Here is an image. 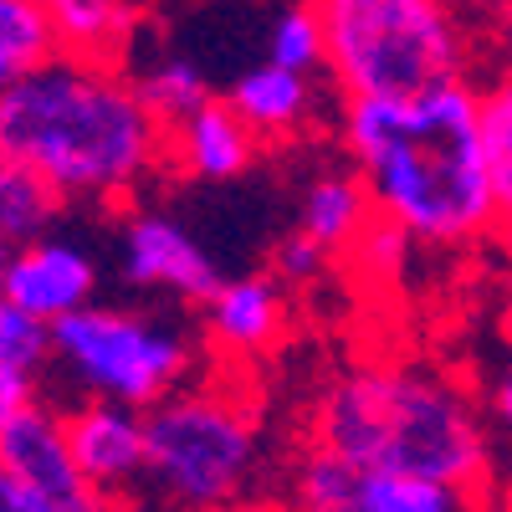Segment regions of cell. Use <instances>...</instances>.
I'll return each instance as SVG.
<instances>
[{
    "mask_svg": "<svg viewBox=\"0 0 512 512\" xmlns=\"http://www.w3.org/2000/svg\"><path fill=\"white\" fill-rule=\"evenodd\" d=\"M47 57H57V47L41 0H0V93L16 88Z\"/></svg>",
    "mask_w": 512,
    "mask_h": 512,
    "instance_id": "21",
    "label": "cell"
},
{
    "mask_svg": "<svg viewBox=\"0 0 512 512\" xmlns=\"http://www.w3.org/2000/svg\"><path fill=\"white\" fill-rule=\"evenodd\" d=\"M287 333V297L277 277H231L205 303V338L226 359H267Z\"/></svg>",
    "mask_w": 512,
    "mask_h": 512,
    "instance_id": "11",
    "label": "cell"
},
{
    "mask_svg": "<svg viewBox=\"0 0 512 512\" xmlns=\"http://www.w3.org/2000/svg\"><path fill=\"white\" fill-rule=\"evenodd\" d=\"M0 472L16 477L52 512H118L113 497H103L82 477V466L72 461V446H67V425L47 405L0 425Z\"/></svg>",
    "mask_w": 512,
    "mask_h": 512,
    "instance_id": "8",
    "label": "cell"
},
{
    "mask_svg": "<svg viewBox=\"0 0 512 512\" xmlns=\"http://www.w3.org/2000/svg\"><path fill=\"white\" fill-rule=\"evenodd\" d=\"M256 149H262V139L241 123V113L226 98H210L205 108H195L190 118H180L169 128V164L200 185L241 180L256 159Z\"/></svg>",
    "mask_w": 512,
    "mask_h": 512,
    "instance_id": "12",
    "label": "cell"
},
{
    "mask_svg": "<svg viewBox=\"0 0 512 512\" xmlns=\"http://www.w3.org/2000/svg\"><path fill=\"white\" fill-rule=\"evenodd\" d=\"M477 512H497V507H492V502H487V497H482V507H477Z\"/></svg>",
    "mask_w": 512,
    "mask_h": 512,
    "instance_id": "33",
    "label": "cell"
},
{
    "mask_svg": "<svg viewBox=\"0 0 512 512\" xmlns=\"http://www.w3.org/2000/svg\"><path fill=\"white\" fill-rule=\"evenodd\" d=\"M482 497L405 472H364L359 477V512H477Z\"/></svg>",
    "mask_w": 512,
    "mask_h": 512,
    "instance_id": "18",
    "label": "cell"
},
{
    "mask_svg": "<svg viewBox=\"0 0 512 512\" xmlns=\"http://www.w3.org/2000/svg\"><path fill=\"white\" fill-rule=\"evenodd\" d=\"M267 62L272 67H287V72H303V77H318L328 72V36H323V21L308 0H292L282 6L267 26Z\"/></svg>",
    "mask_w": 512,
    "mask_h": 512,
    "instance_id": "22",
    "label": "cell"
},
{
    "mask_svg": "<svg viewBox=\"0 0 512 512\" xmlns=\"http://www.w3.org/2000/svg\"><path fill=\"white\" fill-rule=\"evenodd\" d=\"M118 277L139 292H164L200 308L226 282L210 251L169 210H128V221L118 226Z\"/></svg>",
    "mask_w": 512,
    "mask_h": 512,
    "instance_id": "7",
    "label": "cell"
},
{
    "mask_svg": "<svg viewBox=\"0 0 512 512\" xmlns=\"http://www.w3.org/2000/svg\"><path fill=\"white\" fill-rule=\"evenodd\" d=\"M482 154L497 205V231L512 241V72L482 88Z\"/></svg>",
    "mask_w": 512,
    "mask_h": 512,
    "instance_id": "19",
    "label": "cell"
},
{
    "mask_svg": "<svg viewBox=\"0 0 512 512\" xmlns=\"http://www.w3.org/2000/svg\"><path fill=\"white\" fill-rule=\"evenodd\" d=\"M0 154L36 169L62 205H128L169 164V128L123 67L47 57L0 93Z\"/></svg>",
    "mask_w": 512,
    "mask_h": 512,
    "instance_id": "2",
    "label": "cell"
},
{
    "mask_svg": "<svg viewBox=\"0 0 512 512\" xmlns=\"http://www.w3.org/2000/svg\"><path fill=\"white\" fill-rule=\"evenodd\" d=\"M144 431V487L164 512H236L262 472V420L236 384H185Z\"/></svg>",
    "mask_w": 512,
    "mask_h": 512,
    "instance_id": "5",
    "label": "cell"
},
{
    "mask_svg": "<svg viewBox=\"0 0 512 512\" xmlns=\"http://www.w3.org/2000/svg\"><path fill=\"white\" fill-rule=\"evenodd\" d=\"M36 369H16V364H0V425H11L16 415L36 410Z\"/></svg>",
    "mask_w": 512,
    "mask_h": 512,
    "instance_id": "25",
    "label": "cell"
},
{
    "mask_svg": "<svg viewBox=\"0 0 512 512\" xmlns=\"http://www.w3.org/2000/svg\"><path fill=\"white\" fill-rule=\"evenodd\" d=\"M492 36H497V52H502L507 72H512V0H507V11L492 21Z\"/></svg>",
    "mask_w": 512,
    "mask_h": 512,
    "instance_id": "28",
    "label": "cell"
},
{
    "mask_svg": "<svg viewBox=\"0 0 512 512\" xmlns=\"http://www.w3.org/2000/svg\"><path fill=\"white\" fill-rule=\"evenodd\" d=\"M134 88H139V98L149 103V113L164 123V128H175L180 118H190L195 108H205L210 98V77L200 72V62H190V57H154L144 72H134Z\"/></svg>",
    "mask_w": 512,
    "mask_h": 512,
    "instance_id": "20",
    "label": "cell"
},
{
    "mask_svg": "<svg viewBox=\"0 0 512 512\" xmlns=\"http://www.w3.org/2000/svg\"><path fill=\"white\" fill-rule=\"evenodd\" d=\"M359 477L349 461L303 441L287 472V512H359Z\"/></svg>",
    "mask_w": 512,
    "mask_h": 512,
    "instance_id": "17",
    "label": "cell"
},
{
    "mask_svg": "<svg viewBox=\"0 0 512 512\" xmlns=\"http://www.w3.org/2000/svg\"><path fill=\"white\" fill-rule=\"evenodd\" d=\"M57 216H62V195L21 159L0 154V241L6 246L41 241L57 226Z\"/></svg>",
    "mask_w": 512,
    "mask_h": 512,
    "instance_id": "16",
    "label": "cell"
},
{
    "mask_svg": "<svg viewBox=\"0 0 512 512\" xmlns=\"http://www.w3.org/2000/svg\"><path fill=\"white\" fill-rule=\"evenodd\" d=\"M226 103L241 113V123L262 144H287V139H297L318 118V77L287 72V67H272V62H256V67H246L231 82Z\"/></svg>",
    "mask_w": 512,
    "mask_h": 512,
    "instance_id": "13",
    "label": "cell"
},
{
    "mask_svg": "<svg viewBox=\"0 0 512 512\" xmlns=\"http://www.w3.org/2000/svg\"><path fill=\"white\" fill-rule=\"evenodd\" d=\"M62 425H67L72 461L103 497L118 502L123 492L144 482V451H149L144 410H128L113 400H82L62 415Z\"/></svg>",
    "mask_w": 512,
    "mask_h": 512,
    "instance_id": "10",
    "label": "cell"
},
{
    "mask_svg": "<svg viewBox=\"0 0 512 512\" xmlns=\"http://www.w3.org/2000/svg\"><path fill=\"white\" fill-rule=\"evenodd\" d=\"M57 57L123 67L139 36V0H41Z\"/></svg>",
    "mask_w": 512,
    "mask_h": 512,
    "instance_id": "14",
    "label": "cell"
},
{
    "mask_svg": "<svg viewBox=\"0 0 512 512\" xmlns=\"http://www.w3.org/2000/svg\"><path fill=\"white\" fill-rule=\"evenodd\" d=\"M0 297H11L21 313L57 328L62 318L93 308L98 297V262L82 246L62 236H41L26 246H11L6 272H0Z\"/></svg>",
    "mask_w": 512,
    "mask_h": 512,
    "instance_id": "9",
    "label": "cell"
},
{
    "mask_svg": "<svg viewBox=\"0 0 512 512\" xmlns=\"http://www.w3.org/2000/svg\"><path fill=\"white\" fill-rule=\"evenodd\" d=\"M328 262H333V256L323 246H313L303 231H287L277 241V251H272V277L277 282H318L328 272Z\"/></svg>",
    "mask_w": 512,
    "mask_h": 512,
    "instance_id": "24",
    "label": "cell"
},
{
    "mask_svg": "<svg viewBox=\"0 0 512 512\" xmlns=\"http://www.w3.org/2000/svg\"><path fill=\"white\" fill-rule=\"evenodd\" d=\"M487 425H492V436H502V446L512 451V364L487 384Z\"/></svg>",
    "mask_w": 512,
    "mask_h": 512,
    "instance_id": "26",
    "label": "cell"
},
{
    "mask_svg": "<svg viewBox=\"0 0 512 512\" xmlns=\"http://www.w3.org/2000/svg\"><path fill=\"white\" fill-rule=\"evenodd\" d=\"M328 36V72L344 103L420 98L466 82L472 41L446 0H308Z\"/></svg>",
    "mask_w": 512,
    "mask_h": 512,
    "instance_id": "4",
    "label": "cell"
},
{
    "mask_svg": "<svg viewBox=\"0 0 512 512\" xmlns=\"http://www.w3.org/2000/svg\"><path fill=\"white\" fill-rule=\"evenodd\" d=\"M52 364L88 400H113L149 415L185 390L200 354L185 328L144 308L93 303L52 328Z\"/></svg>",
    "mask_w": 512,
    "mask_h": 512,
    "instance_id": "6",
    "label": "cell"
},
{
    "mask_svg": "<svg viewBox=\"0 0 512 512\" xmlns=\"http://www.w3.org/2000/svg\"><path fill=\"white\" fill-rule=\"evenodd\" d=\"M0 512H52L47 502H41V497H31L16 477H6V472H0Z\"/></svg>",
    "mask_w": 512,
    "mask_h": 512,
    "instance_id": "27",
    "label": "cell"
},
{
    "mask_svg": "<svg viewBox=\"0 0 512 512\" xmlns=\"http://www.w3.org/2000/svg\"><path fill=\"white\" fill-rule=\"evenodd\" d=\"M308 446L354 472H405L492 492V425L466 384L420 359H354L323 379L308 410Z\"/></svg>",
    "mask_w": 512,
    "mask_h": 512,
    "instance_id": "3",
    "label": "cell"
},
{
    "mask_svg": "<svg viewBox=\"0 0 512 512\" xmlns=\"http://www.w3.org/2000/svg\"><path fill=\"white\" fill-rule=\"evenodd\" d=\"M52 359V328L21 313L11 297H0V364L16 369H41Z\"/></svg>",
    "mask_w": 512,
    "mask_h": 512,
    "instance_id": "23",
    "label": "cell"
},
{
    "mask_svg": "<svg viewBox=\"0 0 512 512\" xmlns=\"http://www.w3.org/2000/svg\"><path fill=\"white\" fill-rule=\"evenodd\" d=\"M374 226V200L359 180V169H318L303 185V205H297V231L328 256H349Z\"/></svg>",
    "mask_w": 512,
    "mask_h": 512,
    "instance_id": "15",
    "label": "cell"
},
{
    "mask_svg": "<svg viewBox=\"0 0 512 512\" xmlns=\"http://www.w3.org/2000/svg\"><path fill=\"white\" fill-rule=\"evenodd\" d=\"M502 333L512 338V251H507V267H502Z\"/></svg>",
    "mask_w": 512,
    "mask_h": 512,
    "instance_id": "29",
    "label": "cell"
},
{
    "mask_svg": "<svg viewBox=\"0 0 512 512\" xmlns=\"http://www.w3.org/2000/svg\"><path fill=\"white\" fill-rule=\"evenodd\" d=\"M6 256H11V246H6V241H0V272H6Z\"/></svg>",
    "mask_w": 512,
    "mask_h": 512,
    "instance_id": "32",
    "label": "cell"
},
{
    "mask_svg": "<svg viewBox=\"0 0 512 512\" xmlns=\"http://www.w3.org/2000/svg\"><path fill=\"white\" fill-rule=\"evenodd\" d=\"M487 502H492L497 512H512V477H507L502 487H492V492H487Z\"/></svg>",
    "mask_w": 512,
    "mask_h": 512,
    "instance_id": "31",
    "label": "cell"
},
{
    "mask_svg": "<svg viewBox=\"0 0 512 512\" xmlns=\"http://www.w3.org/2000/svg\"><path fill=\"white\" fill-rule=\"evenodd\" d=\"M139 6H149V0H139Z\"/></svg>",
    "mask_w": 512,
    "mask_h": 512,
    "instance_id": "34",
    "label": "cell"
},
{
    "mask_svg": "<svg viewBox=\"0 0 512 512\" xmlns=\"http://www.w3.org/2000/svg\"><path fill=\"white\" fill-rule=\"evenodd\" d=\"M374 221L415 246H472L497 231L482 154V88L446 82L420 98H359L338 118Z\"/></svg>",
    "mask_w": 512,
    "mask_h": 512,
    "instance_id": "1",
    "label": "cell"
},
{
    "mask_svg": "<svg viewBox=\"0 0 512 512\" xmlns=\"http://www.w3.org/2000/svg\"><path fill=\"white\" fill-rule=\"evenodd\" d=\"M461 6L472 11V16H487V21H497V16L507 11V0H461Z\"/></svg>",
    "mask_w": 512,
    "mask_h": 512,
    "instance_id": "30",
    "label": "cell"
}]
</instances>
